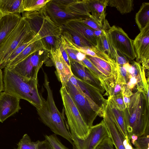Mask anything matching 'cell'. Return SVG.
Masks as SVG:
<instances>
[{
  "instance_id": "obj_1",
  "label": "cell",
  "mask_w": 149,
  "mask_h": 149,
  "mask_svg": "<svg viewBox=\"0 0 149 149\" xmlns=\"http://www.w3.org/2000/svg\"><path fill=\"white\" fill-rule=\"evenodd\" d=\"M3 81V91L27 101L36 109L42 107V96L38 89L37 79L26 77L12 69L5 67Z\"/></svg>"
},
{
  "instance_id": "obj_2",
  "label": "cell",
  "mask_w": 149,
  "mask_h": 149,
  "mask_svg": "<svg viewBox=\"0 0 149 149\" xmlns=\"http://www.w3.org/2000/svg\"><path fill=\"white\" fill-rule=\"evenodd\" d=\"M23 18L28 23L31 29L40 37L44 49L48 52L59 47L61 42V26L56 25L48 16L45 6L36 11H24Z\"/></svg>"
},
{
  "instance_id": "obj_3",
  "label": "cell",
  "mask_w": 149,
  "mask_h": 149,
  "mask_svg": "<svg viewBox=\"0 0 149 149\" xmlns=\"http://www.w3.org/2000/svg\"><path fill=\"white\" fill-rule=\"evenodd\" d=\"M45 8L50 19L60 26L91 15L85 0H50Z\"/></svg>"
},
{
  "instance_id": "obj_4",
  "label": "cell",
  "mask_w": 149,
  "mask_h": 149,
  "mask_svg": "<svg viewBox=\"0 0 149 149\" xmlns=\"http://www.w3.org/2000/svg\"><path fill=\"white\" fill-rule=\"evenodd\" d=\"M146 94L139 91L133 93L129 105L123 111L130 141L133 134L138 137L143 135L149 125V100Z\"/></svg>"
},
{
  "instance_id": "obj_5",
  "label": "cell",
  "mask_w": 149,
  "mask_h": 149,
  "mask_svg": "<svg viewBox=\"0 0 149 149\" xmlns=\"http://www.w3.org/2000/svg\"><path fill=\"white\" fill-rule=\"evenodd\" d=\"M49 83L47 75L45 73L43 85L47 91V98L45 100L42 96V107L36 109L38 114L41 121L55 134L60 136L72 145V138L62 114L56 105Z\"/></svg>"
},
{
  "instance_id": "obj_6",
  "label": "cell",
  "mask_w": 149,
  "mask_h": 149,
  "mask_svg": "<svg viewBox=\"0 0 149 149\" xmlns=\"http://www.w3.org/2000/svg\"><path fill=\"white\" fill-rule=\"evenodd\" d=\"M60 92L71 135L84 140L88 136L90 129L85 122L66 87H61Z\"/></svg>"
},
{
  "instance_id": "obj_7",
  "label": "cell",
  "mask_w": 149,
  "mask_h": 149,
  "mask_svg": "<svg viewBox=\"0 0 149 149\" xmlns=\"http://www.w3.org/2000/svg\"><path fill=\"white\" fill-rule=\"evenodd\" d=\"M37 34L22 17L13 31L0 44V65L18 46L30 41Z\"/></svg>"
},
{
  "instance_id": "obj_8",
  "label": "cell",
  "mask_w": 149,
  "mask_h": 149,
  "mask_svg": "<svg viewBox=\"0 0 149 149\" xmlns=\"http://www.w3.org/2000/svg\"><path fill=\"white\" fill-rule=\"evenodd\" d=\"M106 31L112 44L119 53L128 60H133L136 58L133 40L122 28L113 25Z\"/></svg>"
},
{
  "instance_id": "obj_9",
  "label": "cell",
  "mask_w": 149,
  "mask_h": 149,
  "mask_svg": "<svg viewBox=\"0 0 149 149\" xmlns=\"http://www.w3.org/2000/svg\"><path fill=\"white\" fill-rule=\"evenodd\" d=\"M48 56L47 51L44 49H40L10 68L26 77L37 79L38 72Z\"/></svg>"
},
{
  "instance_id": "obj_10",
  "label": "cell",
  "mask_w": 149,
  "mask_h": 149,
  "mask_svg": "<svg viewBox=\"0 0 149 149\" xmlns=\"http://www.w3.org/2000/svg\"><path fill=\"white\" fill-rule=\"evenodd\" d=\"M71 136L72 140L73 149H95L104 138L109 137L103 120L90 128L89 134L84 140L79 139L74 135Z\"/></svg>"
},
{
  "instance_id": "obj_11",
  "label": "cell",
  "mask_w": 149,
  "mask_h": 149,
  "mask_svg": "<svg viewBox=\"0 0 149 149\" xmlns=\"http://www.w3.org/2000/svg\"><path fill=\"white\" fill-rule=\"evenodd\" d=\"M66 88L83 120L89 128L98 116L92 108L87 99L81 94L70 81Z\"/></svg>"
},
{
  "instance_id": "obj_12",
  "label": "cell",
  "mask_w": 149,
  "mask_h": 149,
  "mask_svg": "<svg viewBox=\"0 0 149 149\" xmlns=\"http://www.w3.org/2000/svg\"><path fill=\"white\" fill-rule=\"evenodd\" d=\"M103 120L115 148L117 149H133L128 137L125 138L116 122L113 118L107 104L103 107Z\"/></svg>"
},
{
  "instance_id": "obj_13",
  "label": "cell",
  "mask_w": 149,
  "mask_h": 149,
  "mask_svg": "<svg viewBox=\"0 0 149 149\" xmlns=\"http://www.w3.org/2000/svg\"><path fill=\"white\" fill-rule=\"evenodd\" d=\"M133 40L136 62L141 63L144 69H149V24L140 31Z\"/></svg>"
},
{
  "instance_id": "obj_14",
  "label": "cell",
  "mask_w": 149,
  "mask_h": 149,
  "mask_svg": "<svg viewBox=\"0 0 149 149\" xmlns=\"http://www.w3.org/2000/svg\"><path fill=\"white\" fill-rule=\"evenodd\" d=\"M48 52L49 57L56 68L58 78L61 84L62 87H66L72 74L71 68L63 58L59 47Z\"/></svg>"
},
{
  "instance_id": "obj_15",
  "label": "cell",
  "mask_w": 149,
  "mask_h": 149,
  "mask_svg": "<svg viewBox=\"0 0 149 149\" xmlns=\"http://www.w3.org/2000/svg\"><path fill=\"white\" fill-rule=\"evenodd\" d=\"M20 99L5 91L0 93V122L3 123L7 118L20 109Z\"/></svg>"
},
{
  "instance_id": "obj_16",
  "label": "cell",
  "mask_w": 149,
  "mask_h": 149,
  "mask_svg": "<svg viewBox=\"0 0 149 149\" xmlns=\"http://www.w3.org/2000/svg\"><path fill=\"white\" fill-rule=\"evenodd\" d=\"M95 67L114 84L117 78V64L111 58L108 59L86 55Z\"/></svg>"
},
{
  "instance_id": "obj_17",
  "label": "cell",
  "mask_w": 149,
  "mask_h": 149,
  "mask_svg": "<svg viewBox=\"0 0 149 149\" xmlns=\"http://www.w3.org/2000/svg\"><path fill=\"white\" fill-rule=\"evenodd\" d=\"M73 74L76 78L90 84L102 93L105 91L100 81L86 66L73 61H70Z\"/></svg>"
},
{
  "instance_id": "obj_18",
  "label": "cell",
  "mask_w": 149,
  "mask_h": 149,
  "mask_svg": "<svg viewBox=\"0 0 149 149\" xmlns=\"http://www.w3.org/2000/svg\"><path fill=\"white\" fill-rule=\"evenodd\" d=\"M75 77L78 84H75L74 87L78 92L85 97L89 103L93 101L103 109L107 104V100L103 97L102 93L88 84Z\"/></svg>"
},
{
  "instance_id": "obj_19",
  "label": "cell",
  "mask_w": 149,
  "mask_h": 149,
  "mask_svg": "<svg viewBox=\"0 0 149 149\" xmlns=\"http://www.w3.org/2000/svg\"><path fill=\"white\" fill-rule=\"evenodd\" d=\"M126 70L127 81L130 77L136 78L137 81L138 91L146 93L149 91V85L146 78L144 69L141 64L133 61Z\"/></svg>"
},
{
  "instance_id": "obj_20",
  "label": "cell",
  "mask_w": 149,
  "mask_h": 149,
  "mask_svg": "<svg viewBox=\"0 0 149 149\" xmlns=\"http://www.w3.org/2000/svg\"><path fill=\"white\" fill-rule=\"evenodd\" d=\"M91 15L102 24L109 25L106 19V8L108 0H85Z\"/></svg>"
},
{
  "instance_id": "obj_21",
  "label": "cell",
  "mask_w": 149,
  "mask_h": 149,
  "mask_svg": "<svg viewBox=\"0 0 149 149\" xmlns=\"http://www.w3.org/2000/svg\"><path fill=\"white\" fill-rule=\"evenodd\" d=\"M22 17L19 14H12L0 17V44L11 33Z\"/></svg>"
},
{
  "instance_id": "obj_22",
  "label": "cell",
  "mask_w": 149,
  "mask_h": 149,
  "mask_svg": "<svg viewBox=\"0 0 149 149\" xmlns=\"http://www.w3.org/2000/svg\"><path fill=\"white\" fill-rule=\"evenodd\" d=\"M66 25L80 34L94 46H96L97 36L101 31H95L79 21L71 22Z\"/></svg>"
},
{
  "instance_id": "obj_23",
  "label": "cell",
  "mask_w": 149,
  "mask_h": 149,
  "mask_svg": "<svg viewBox=\"0 0 149 149\" xmlns=\"http://www.w3.org/2000/svg\"><path fill=\"white\" fill-rule=\"evenodd\" d=\"M95 47L116 61L119 53L112 44L106 30L102 31L97 36V44Z\"/></svg>"
},
{
  "instance_id": "obj_24",
  "label": "cell",
  "mask_w": 149,
  "mask_h": 149,
  "mask_svg": "<svg viewBox=\"0 0 149 149\" xmlns=\"http://www.w3.org/2000/svg\"><path fill=\"white\" fill-rule=\"evenodd\" d=\"M23 0H0V17L24 12Z\"/></svg>"
},
{
  "instance_id": "obj_25",
  "label": "cell",
  "mask_w": 149,
  "mask_h": 149,
  "mask_svg": "<svg viewBox=\"0 0 149 149\" xmlns=\"http://www.w3.org/2000/svg\"><path fill=\"white\" fill-rule=\"evenodd\" d=\"M44 49L40 39L28 46L20 53L15 57L6 67L10 68L23 61L34 52Z\"/></svg>"
},
{
  "instance_id": "obj_26",
  "label": "cell",
  "mask_w": 149,
  "mask_h": 149,
  "mask_svg": "<svg viewBox=\"0 0 149 149\" xmlns=\"http://www.w3.org/2000/svg\"><path fill=\"white\" fill-rule=\"evenodd\" d=\"M107 105L113 118L117 124L125 138H128L123 111L118 110L108 99H107Z\"/></svg>"
},
{
  "instance_id": "obj_27",
  "label": "cell",
  "mask_w": 149,
  "mask_h": 149,
  "mask_svg": "<svg viewBox=\"0 0 149 149\" xmlns=\"http://www.w3.org/2000/svg\"><path fill=\"white\" fill-rule=\"evenodd\" d=\"M135 22L140 30L149 24V3H143L136 14Z\"/></svg>"
},
{
  "instance_id": "obj_28",
  "label": "cell",
  "mask_w": 149,
  "mask_h": 149,
  "mask_svg": "<svg viewBox=\"0 0 149 149\" xmlns=\"http://www.w3.org/2000/svg\"><path fill=\"white\" fill-rule=\"evenodd\" d=\"M108 6L116 8L121 14L130 12L134 8L133 0H108Z\"/></svg>"
},
{
  "instance_id": "obj_29",
  "label": "cell",
  "mask_w": 149,
  "mask_h": 149,
  "mask_svg": "<svg viewBox=\"0 0 149 149\" xmlns=\"http://www.w3.org/2000/svg\"><path fill=\"white\" fill-rule=\"evenodd\" d=\"M62 29L71 35L73 42L77 46L84 47H91L94 46L80 34L67 25L61 26Z\"/></svg>"
},
{
  "instance_id": "obj_30",
  "label": "cell",
  "mask_w": 149,
  "mask_h": 149,
  "mask_svg": "<svg viewBox=\"0 0 149 149\" xmlns=\"http://www.w3.org/2000/svg\"><path fill=\"white\" fill-rule=\"evenodd\" d=\"M41 39L39 35L37 34L30 41L23 43L18 46L12 52L5 61L0 65V69H3L6 67L26 47L33 42Z\"/></svg>"
},
{
  "instance_id": "obj_31",
  "label": "cell",
  "mask_w": 149,
  "mask_h": 149,
  "mask_svg": "<svg viewBox=\"0 0 149 149\" xmlns=\"http://www.w3.org/2000/svg\"><path fill=\"white\" fill-rule=\"evenodd\" d=\"M50 0H23L24 11H36L44 7Z\"/></svg>"
},
{
  "instance_id": "obj_32",
  "label": "cell",
  "mask_w": 149,
  "mask_h": 149,
  "mask_svg": "<svg viewBox=\"0 0 149 149\" xmlns=\"http://www.w3.org/2000/svg\"><path fill=\"white\" fill-rule=\"evenodd\" d=\"M61 44L65 50L70 61L76 62L84 65L82 62L78 59V55L79 52L75 50L71 47L67 42L62 35L61 36Z\"/></svg>"
},
{
  "instance_id": "obj_33",
  "label": "cell",
  "mask_w": 149,
  "mask_h": 149,
  "mask_svg": "<svg viewBox=\"0 0 149 149\" xmlns=\"http://www.w3.org/2000/svg\"><path fill=\"white\" fill-rule=\"evenodd\" d=\"M40 141H32L29 135L25 134L17 143L16 149H36Z\"/></svg>"
},
{
  "instance_id": "obj_34",
  "label": "cell",
  "mask_w": 149,
  "mask_h": 149,
  "mask_svg": "<svg viewBox=\"0 0 149 149\" xmlns=\"http://www.w3.org/2000/svg\"><path fill=\"white\" fill-rule=\"evenodd\" d=\"M87 25L93 30L96 31H102L106 30L110 26H105L102 24L91 15L85 19L79 21Z\"/></svg>"
},
{
  "instance_id": "obj_35",
  "label": "cell",
  "mask_w": 149,
  "mask_h": 149,
  "mask_svg": "<svg viewBox=\"0 0 149 149\" xmlns=\"http://www.w3.org/2000/svg\"><path fill=\"white\" fill-rule=\"evenodd\" d=\"M134 145L137 149L149 148V125L147 127L145 133L138 137Z\"/></svg>"
},
{
  "instance_id": "obj_36",
  "label": "cell",
  "mask_w": 149,
  "mask_h": 149,
  "mask_svg": "<svg viewBox=\"0 0 149 149\" xmlns=\"http://www.w3.org/2000/svg\"><path fill=\"white\" fill-rule=\"evenodd\" d=\"M45 139L50 143L54 149H70L65 146L58 138L56 135L54 134L45 135Z\"/></svg>"
},
{
  "instance_id": "obj_37",
  "label": "cell",
  "mask_w": 149,
  "mask_h": 149,
  "mask_svg": "<svg viewBox=\"0 0 149 149\" xmlns=\"http://www.w3.org/2000/svg\"><path fill=\"white\" fill-rule=\"evenodd\" d=\"M117 78L116 82L123 85H126L127 82V71L123 65L117 64Z\"/></svg>"
},
{
  "instance_id": "obj_38",
  "label": "cell",
  "mask_w": 149,
  "mask_h": 149,
  "mask_svg": "<svg viewBox=\"0 0 149 149\" xmlns=\"http://www.w3.org/2000/svg\"><path fill=\"white\" fill-rule=\"evenodd\" d=\"M108 99L120 111H123L125 109L126 107L123 102L122 93L109 97Z\"/></svg>"
},
{
  "instance_id": "obj_39",
  "label": "cell",
  "mask_w": 149,
  "mask_h": 149,
  "mask_svg": "<svg viewBox=\"0 0 149 149\" xmlns=\"http://www.w3.org/2000/svg\"><path fill=\"white\" fill-rule=\"evenodd\" d=\"M95 149H115L109 137L104 138L97 146Z\"/></svg>"
},
{
  "instance_id": "obj_40",
  "label": "cell",
  "mask_w": 149,
  "mask_h": 149,
  "mask_svg": "<svg viewBox=\"0 0 149 149\" xmlns=\"http://www.w3.org/2000/svg\"><path fill=\"white\" fill-rule=\"evenodd\" d=\"M122 93L123 102L126 108L129 105L130 97L133 93L130 89L127 88L126 85H124L123 87Z\"/></svg>"
},
{
  "instance_id": "obj_41",
  "label": "cell",
  "mask_w": 149,
  "mask_h": 149,
  "mask_svg": "<svg viewBox=\"0 0 149 149\" xmlns=\"http://www.w3.org/2000/svg\"><path fill=\"white\" fill-rule=\"evenodd\" d=\"M124 85L116 82L114 87L111 89L108 97L122 93L123 87Z\"/></svg>"
},
{
  "instance_id": "obj_42",
  "label": "cell",
  "mask_w": 149,
  "mask_h": 149,
  "mask_svg": "<svg viewBox=\"0 0 149 149\" xmlns=\"http://www.w3.org/2000/svg\"><path fill=\"white\" fill-rule=\"evenodd\" d=\"M36 149H54L49 142L46 139L40 141Z\"/></svg>"
},
{
  "instance_id": "obj_43",
  "label": "cell",
  "mask_w": 149,
  "mask_h": 149,
  "mask_svg": "<svg viewBox=\"0 0 149 149\" xmlns=\"http://www.w3.org/2000/svg\"><path fill=\"white\" fill-rule=\"evenodd\" d=\"M59 47L63 58L68 65L70 67V61L69 58L65 50L61 45V42L59 44Z\"/></svg>"
},
{
  "instance_id": "obj_44",
  "label": "cell",
  "mask_w": 149,
  "mask_h": 149,
  "mask_svg": "<svg viewBox=\"0 0 149 149\" xmlns=\"http://www.w3.org/2000/svg\"><path fill=\"white\" fill-rule=\"evenodd\" d=\"M3 73L1 69H0V93L3 91Z\"/></svg>"
},
{
  "instance_id": "obj_45",
  "label": "cell",
  "mask_w": 149,
  "mask_h": 149,
  "mask_svg": "<svg viewBox=\"0 0 149 149\" xmlns=\"http://www.w3.org/2000/svg\"><path fill=\"white\" fill-rule=\"evenodd\" d=\"M138 138V137L137 136L134 134L132 135L131 136V143L134 145L135 142L137 140Z\"/></svg>"
},
{
  "instance_id": "obj_46",
  "label": "cell",
  "mask_w": 149,
  "mask_h": 149,
  "mask_svg": "<svg viewBox=\"0 0 149 149\" xmlns=\"http://www.w3.org/2000/svg\"><path fill=\"white\" fill-rule=\"evenodd\" d=\"M133 149H137L136 148H133Z\"/></svg>"
},
{
  "instance_id": "obj_47",
  "label": "cell",
  "mask_w": 149,
  "mask_h": 149,
  "mask_svg": "<svg viewBox=\"0 0 149 149\" xmlns=\"http://www.w3.org/2000/svg\"><path fill=\"white\" fill-rule=\"evenodd\" d=\"M115 148V149H117L116 148Z\"/></svg>"
}]
</instances>
